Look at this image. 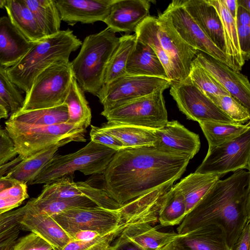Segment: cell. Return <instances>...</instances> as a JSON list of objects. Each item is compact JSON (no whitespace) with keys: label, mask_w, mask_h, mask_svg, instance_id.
<instances>
[{"label":"cell","mask_w":250,"mask_h":250,"mask_svg":"<svg viewBox=\"0 0 250 250\" xmlns=\"http://www.w3.org/2000/svg\"><path fill=\"white\" fill-rule=\"evenodd\" d=\"M163 14L187 43L229 66L225 54L207 37L184 8L181 0L172 1Z\"/></svg>","instance_id":"obj_14"},{"label":"cell","mask_w":250,"mask_h":250,"mask_svg":"<svg viewBox=\"0 0 250 250\" xmlns=\"http://www.w3.org/2000/svg\"><path fill=\"white\" fill-rule=\"evenodd\" d=\"M196 61L243 105L250 109V84L248 77L210 56L198 51Z\"/></svg>","instance_id":"obj_15"},{"label":"cell","mask_w":250,"mask_h":250,"mask_svg":"<svg viewBox=\"0 0 250 250\" xmlns=\"http://www.w3.org/2000/svg\"><path fill=\"white\" fill-rule=\"evenodd\" d=\"M89 134L91 141L116 151L125 148L122 142L117 138L102 130L100 127L91 125Z\"/></svg>","instance_id":"obj_47"},{"label":"cell","mask_w":250,"mask_h":250,"mask_svg":"<svg viewBox=\"0 0 250 250\" xmlns=\"http://www.w3.org/2000/svg\"><path fill=\"white\" fill-rule=\"evenodd\" d=\"M170 87V95L188 120L237 124L195 86L188 77L184 82L171 83Z\"/></svg>","instance_id":"obj_11"},{"label":"cell","mask_w":250,"mask_h":250,"mask_svg":"<svg viewBox=\"0 0 250 250\" xmlns=\"http://www.w3.org/2000/svg\"><path fill=\"white\" fill-rule=\"evenodd\" d=\"M100 128L117 138L125 148L153 146L156 140L155 130L149 128L108 122Z\"/></svg>","instance_id":"obj_28"},{"label":"cell","mask_w":250,"mask_h":250,"mask_svg":"<svg viewBox=\"0 0 250 250\" xmlns=\"http://www.w3.org/2000/svg\"><path fill=\"white\" fill-rule=\"evenodd\" d=\"M181 2L207 37L226 55L222 24L216 9L207 0H181Z\"/></svg>","instance_id":"obj_19"},{"label":"cell","mask_w":250,"mask_h":250,"mask_svg":"<svg viewBox=\"0 0 250 250\" xmlns=\"http://www.w3.org/2000/svg\"><path fill=\"white\" fill-rule=\"evenodd\" d=\"M116 151L90 141L78 151L56 154L29 185L48 184L79 171L85 175L103 174Z\"/></svg>","instance_id":"obj_6"},{"label":"cell","mask_w":250,"mask_h":250,"mask_svg":"<svg viewBox=\"0 0 250 250\" xmlns=\"http://www.w3.org/2000/svg\"><path fill=\"white\" fill-rule=\"evenodd\" d=\"M28 202L30 209L50 216L71 208L97 206L92 201L85 197L63 199H41L37 197L30 200Z\"/></svg>","instance_id":"obj_37"},{"label":"cell","mask_w":250,"mask_h":250,"mask_svg":"<svg viewBox=\"0 0 250 250\" xmlns=\"http://www.w3.org/2000/svg\"><path fill=\"white\" fill-rule=\"evenodd\" d=\"M9 111L4 107L0 105V118L7 119Z\"/></svg>","instance_id":"obj_57"},{"label":"cell","mask_w":250,"mask_h":250,"mask_svg":"<svg viewBox=\"0 0 250 250\" xmlns=\"http://www.w3.org/2000/svg\"><path fill=\"white\" fill-rule=\"evenodd\" d=\"M136 41L135 34H125L119 38L118 44L107 65L101 91L113 81L127 74L126 63Z\"/></svg>","instance_id":"obj_31"},{"label":"cell","mask_w":250,"mask_h":250,"mask_svg":"<svg viewBox=\"0 0 250 250\" xmlns=\"http://www.w3.org/2000/svg\"><path fill=\"white\" fill-rule=\"evenodd\" d=\"M224 4L231 17L236 19L237 4V0H223Z\"/></svg>","instance_id":"obj_53"},{"label":"cell","mask_w":250,"mask_h":250,"mask_svg":"<svg viewBox=\"0 0 250 250\" xmlns=\"http://www.w3.org/2000/svg\"><path fill=\"white\" fill-rule=\"evenodd\" d=\"M121 234L142 250H159L182 235L162 232L148 223L141 222L126 225Z\"/></svg>","instance_id":"obj_22"},{"label":"cell","mask_w":250,"mask_h":250,"mask_svg":"<svg viewBox=\"0 0 250 250\" xmlns=\"http://www.w3.org/2000/svg\"><path fill=\"white\" fill-rule=\"evenodd\" d=\"M120 209L76 207L52 216L69 236L81 230H93L104 235L125 225Z\"/></svg>","instance_id":"obj_10"},{"label":"cell","mask_w":250,"mask_h":250,"mask_svg":"<svg viewBox=\"0 0 250 250\" xmlns=\"http://www.w3.org/2000/svg\"><path fill=\"white\" fill-rule=\"evenodd\" d=\"M34 43L17 29L8 17H0V65L6 68L15 65Z\"/></svg>","instance_id":"obj_21"},{"label":"cell","mask_w":250,"mask_h":250,"mask_svg":"<svg viewBox=\"0 0 250 250\" xmlns=\"http://www.w3.org/2000/svg\"><path fill=\"white\" fill-rule=\"evenodd\" d=\"M0 98L8 105L10 115L20 111L23 107V98L19 88L11 80L7 68L0 65Z\"/></svg>","instance_id":"obj_41"},{"label":"cell","mask_w":250,"mask_h":250,"mask_svg":"<svg viewBox=\"0 0 250 250\" xmlns=\"http://www.w3.org/2000/svg\"><path fill=\"white\" fill-rule=\"evenodd\" d=\"M0 105L4 107L9 111V108L6 103L0 98Z\"/></svg>","instance_id":"obj_58"},{"label":"cell","mask_w":250,"mask_h":250,"mask_svg":"<svg viewBox=\"0 0 250 250\" xmlns=\"http://www.w3.org/2000/svg\"><path fill=\"white\" fill-rule=\"evenodd\" d=\"M69 116L66 105L29 111H19L10 115V121L33 126L67 123Z\"/></svg>","instance_id":"obj_30"},{"label":"cell","mask_w":250,"mask_h":250,"mask_svg":"<svg viewBox=\"0 0 250 250\" xmlns=\"http://www.w3.org/2000/svg\"><path fill=\"white\" fill-rule=\"evenodd\" d=\"M18 181L6 176L0 178V193L15 185Z\"/></svg>","instance_id":"obj_54"},{"label":"cell","mask_w":250,"mask_h":250,"mask_svg":"<svg viewBox=\"0 0 250 250\" xmlns=\"http://www.w3.org/2000/svg\"><path fill=\"white\" fill-rule=\"evenodd\" d=\"M250 222H248L236 242L229 250H250Z\"/></svg>","instance_id":"obj_49"},{"label":"cell","mask_w":250,"mask_h":250,"mask_svg":"<svg viewBox=\"0 0 250 250\" xmlns=\"http://www.w3.org/2000/svg\"><path fill=\"white\" fill-rule=\"evenodd\" d=\"M74 79L69 60L53 63L40 73L26 93L20 111L53 107L64 104Z\"/></svg>","instance_id":"obj_7"},{"label":"cell","mask_w":250,"mask_h":250,"mask_svg":"<svg viewBox=\"0 0 250 250\" xmlns=\"http://www.w3.org/2000/svg\"><path fill=\"white\" fill-rule=\"evenodd\" d=\"M0 119H1L0 118Z\"/></svg>","instance_id":"obj_60"},{"label":"cell","mask_w":250,"mask_h":250,"mask_svg":"<svg viewBox=\"0 0 250 250\" xmlns=\"http://www.w3.org/2000/svg\"><path fill=\"white\" fill-rule=\"evenodd\" d=\"M157 19V36L172 66L173 83L184 82L188 77L192 62L198 51L182 40L163 13Z\"/></svg>","instance_id":"obj_13"},{"label":"cell","mask_w":250,"mask_h":250,"mask_svg":"<svg viewBox=\"0 0 250 250\" xmlns=\"http://www.w3.org/2000/svg\"><path fill=\"white\" fill-rule=\"evenodd\" d=\"M59 147L53 146L22 159L5 176L29 185L55 156Z\"/></svg>","instance_id":"obj_29"},{"label":"cell","mask_w":250,"mask_h":250,"mask_svg":"<svg viewBox=\"0 0 250 250\" xmlns=\"http://www.w3.org/2000/svg\"><path fill=\"white\" fill-rule=\"evenodd\" d=\"M170 82L162 78L126 74L109 84L98 97L107 111L125 103L141 98L161 88L167 89Z\"/></svg>","instance_id":"obj_12"},{"label":"cell","mask_w":250,"mask_h":250,"mask_svg":"<svg viewBox=\"0 0 250 250\" xmlns=\"http://www.w3.org/2000/svg\"><path fill=\"white\" fill-rule=\"evenodd\" d=\"M119 41L108 27L85 38L78 55L70 62L74 78L83 92L99 97L107 65Z\"/></svg>","instance_id":"obj_4"},{"label":"cell","mask_w":250,"mask_h":250,"mask_svg":"<svg viewBox=\"0 0 250 250\" xmlns=\"http://www.w3.org/2000/svg\"><path fill=\"white\" fill-rule=\"evenodd\" d=\"M82 42L69 29L36 42L15 65L7 68L13 83L26 93L31 89L37 76L50 65L69 60L71 53Z\"/></svg>","instance_id":"obj_3"},{"label":"cell","mask_w":250,"mask_h":250,"mask_svg":"<svg viewBox=\"0 0 250 250\" xmlns=\"http://www.w3.org/2000/svg\"><path fill=\"white\" fill-rule=\"evenodd\" d=\"M159 250H185L179 243L177 238L167 244Z\"/></svg>","instance_id":"obj_55"},{"label":"cell","mask_w":250,"mask_h":250,"mask_svg":"<svg viewBox=\"0 0 250 250\" xmlns=\"http://www.w3.org/2000/svg\"><path fill=\"white\" fill-rule=\"evenodd\" d=\"M28 208L23 206L0 215V250H11L21 230V221Z\"/></svg>","instance_id":"obj_36"},{"label":"cell","mask_w":250,"mask_h":250,"mask_svg":"<svg viewBox=\"0 0 250 250\" xmlns=\"http://www.w3.org/2000/svg\"><path fill=\"white\" fill-rule=\"evenodd\" d=\"M207 96L235 123L243 124L250 122V110L231 95Z\"/></svg>","instance_id":"obj_40"},{"label":"cell","mask_w":250,"mask_h":250,"mask_svg":"<svg viewBox=\"0 0 250 250\" xmlns=\"http://www.w3.org/2000/svg\"><path fill=\"white\" fill-rule=\"evenodd\" d=\"M191 157L154 146L116 151L103 173L107 193L123 206L160 188L173 185L185 172Z\"/></svg>","instance_id":"obj_1"},{"label":"cell","mask_w":250,"mask_h":250,"mask_svg":"<svg viewBox=\"0 0 250 250\" xmlns=\"http://www.w3.org/2000/svg\"><path fill=\"white\" fill-rule=\"evenodd\" d=\"M207 0L216 9L220 18L229 66L234 70L240 72L245 61L243 59L240 48L236 20L228 11L223 0Z\"/></svg>","instance_id":"obj_25"},{"label":"cell","mask_w":250,"mask_h":250,"mask_svg":"<svg viewBox=\"0 0 250 250\" xmlns=\"http://www.w3.org/2000/svg\"><path fill=\"white\" fill-rule=\"evenodd\" d=\"M249 11L237 5L236 24L239 43L243 60L250 57V15Z\"/></svg>","instance_id":"obj_45"},{"label":"cell","mask_w":250,"mask_h":250,"mask_svg":"<svg viewBox=\"0 0 250 250\" xmlns=\"http://www.w3.org/2000/svg\"><path fill=\"white\" fill-rule=\"evenodd\" d=\"M237 5L240 6L250 12V0H237Z\"/></svg>","instance_id":"obj_56"},{"label":"cell","mask_w":250,"mask_h":250,"mask_svg":"<svg viewBox=\"0 0 250 250\" xmlns=\"http://www.w3.org/2000/svg\"><path fill=\"white\" fill-rule=\"evenodd\" d=\"M7 0H0V8L5 6Z\"/></svg>","instance_id":"obj_59"},{"label":"cell","mask_w":250,"mask_h":250,"mask_svg":"<svg viewBox=\"0 0 250 250\" xmlns=\"http://www.w3.org/2000/svg\"><path fill=\"white\" fill-rule=\"evenodd\" d=\"M22 160L19 155L8 163L0 166V178L6 175L13 167Z\"/></svg>","instance_id":"obj_52"},{"label":"cell","mask_w":250,"mask_h":250,"mask_svg":"<svg viewBox=\"0 0 250 250\" xmlns=\"http://www.w3.org/2000/svg\"><path fill=\"white\" fill-rule=\"evenodd\" d=\"M100 235L99 233L90 230H81L75 232L69 236L71 241H88Z\"/></svg>","instance_id":"obj_51"},{"label":"cell","mask_w":250,"mask_h":250,"mask_svg":"<svg viewBox=\"0 0 250 250\" xmlns=\"http://www.w3.org/2000/svg\"><path fill=\"white\" fill-rule=\"evenodd\" d=\"M18 155L12 140L5 129L0 125V166L12 161Z\"/></svg>","instance_id":"obj_48"},{"label":"cell","mask_w":250,"mask_h":250,"mask_svg":"<svg viewBox=\"0 0 250 250\" xmlns=\"http://www.w3.org/2000/svg\"><path fill=\"white\" fill-rule=\"evenodd\" d=\"M5 129L22 159L55 146L61 147L71 142H85L86 128L64 123L33 126L7 120Z\"/></svg>","instance_id":"obj_5"},{"label":"cell","mask_w":250,"mask_h":250,"mask_svg":"<svg viewBox=\"0 0 250 250\" xmlns=\"http://www.w3.org/2000/svg\"><path fill=\"white\" fill-rule=\"evenodd\" d=\"M150 1L115 0L103 21L112 32L129 35L149 16Z\"/></svg>","instance_id":"obj_17"},{"label":"cell","mask_w":250,"mask_h":250,"mask_svg":"<svg viewBox=\"0 0 250 250\" xmlns=\"http://www.w3.org/2000/svg\"><path fill=\"white\" fill-rule=\"evenodd\" d=\"M126 72L129 75L168 79L165 69L153 50L137 39L126 63Z\"/></svg>","instance_id":"obj_23"},{"label":"cell","mask_w":250,"mask_h":250,"mask_svg":"<svg viewBox=\"0 0 250 250\" xmlns=\"http://www.w3.org/2000/svg\"><path fill=\"white\" fill-rule=\"evenodd\" d=\"M67 108L69 119L67 123L82 125L86 128L91 123V109L84 92L76 80L73 79L64 102Z\"/></svg>","instance_id":"obj_34"},{"label":"cell","mask_w":250,"mask_h":250,"mask_svg":"<svg viewBox=\"0 0 250 250\" xmlns=\"http://www.w3.org/2000/svg\"><path fill=\"white\" fill-rule=\"evenodd\" d=\"M188 77L191 83L206 96L230 95L194 59L192 62Z\"/></svg>","instance_id":"obj_38"},{"label":"cell","mask_w":250,"mask_h":250,"mask_svg":"<svg viewBox=\"0 0 250 250\" xmlns=\"http://www.w3.org/2000/svg\"><path fill=\"white\" fill-rule=\"evenodd\" d=\"M186 215L184 199L172 186L167 193L159 209L158 221L163 227L177 225L182 222Z\"/></svg>","instance_id":"obj_35"},{"label":"cell","mask_w":250,"mask_h":250,"mask_svg":"<svg viewBox=\"0 0 250 250\" xmlns=\"http://www.w3.org/2000/svg\"><path fill=\"white\" fill-rule=\"evenodd\" d=\"M177 240L185 250H229L224 229L215 224L198 228Z\"/></svg>","instance_id":"obj_24"},{"label":"cell","mask_w":250,"mask_h":250,"mask_svg":"<svg viewBox=\"0 0 250 250\" xmlns=\"http://www.w3.org/2000/svg\"><path fill=\"white\" fill-rule=\"evenodd\" d=\"M4 7L13 24L30 42H36L47 38L23 0H7Z\"/></svg>","instance_id":"obj_27"},{"label":"cell","mask_w":250,"mask_h":250,"mask_svg":"<svg viewBox=\"0 0 250 250\" xmlns=\"http://www.w3.org/2000/svg\"><path fill=\"white\" fill-rule=\"evenodd\" d=\"M11 250H53L51 245L37 234L31 232L19 238Z\"/></svg>","instance_id":"obj_46"},{"label":"cell","mask_w":250,"mask_h":250,"mask_svg":"<svg viewBox=\"0 0 250 250\" xmlns=\"http://www.w3.org/2000/svg\"><path fill=\"white\" fill-rule=\"evenodd\" d=\"M220 178L218 175L194 172L173 186L184 199L187 214Z\"/></svg>","instance_id":"obj_26"},{"label":"cell","mask_w":250,"mask_h":250,"mask_svg":"<svg viewBox=\"0 0 250 250\" xmlns=\"http://www.w3.org/2000/svg\"><path fill=\"white\" fill-rule=\"evenodd\" d=\"M198 123L208 141V148L230 141L250 129V122L245 125L211 121Z\"/></svg>","instance_id":"obj_33"},{"label":"cell","mask_w":250,"mask_h":250,"mask_svg":"<svg viewBox=\"0 0 250 250\" xmlns=\"http://www.w3.org/2000/svg\"><path fill=\"white\" fill-rule=\"evenodd\" d=\"M125 226L91 240L70 241L62 250H109L113 241L119 236Z\"/></svg>","instance_id":"obj_42"},{"label":"cell","mask_w":250,"mask_h":250,"mask_svg":"<svg viewBox=\"0 0 250 250\" xmlns=\"http://www.w3.org/2000/svg\"><path fill=\"white\" fill-rule=\"evenodd\" d=\"M109 250H142L136 245L125 238L122 235H119V237L111 244Z\"/></svg>","instance_id":"obj_50"},{"label":"cell","mask_w":250,"mask_h":250,"mask_svg":"<svg viewBox=\"0 0 250 250\" xmlns=\"http://www.w3.org/2000/svg\"><path fill=\"white\" fill-rule=\"evenodd\" d=\"M84 196L76 183L69 177H67L45 184L38 198L41 199H63Z\"/></svg>","instance_id":"obj_39"},{"label":"cell","mask_w":250,"mask_h":250,"mask_svg":"<svg viewBox=\"0 0 250 250\" xmlns=\"http://www.w3.org/2000/svg\"><path fill=\"white\" fill-rule=\"evenodd\" d=\"M250 170V129L237 138L211 148L195 172L218 175Z\"/></svg>","instance_id":"obj_9"},{"label":"cell","mask_w":250,"mask_h":250,"mask_svg":"<svg viewBox=\"0 0 250 250\" xmlns=\"http://www.w3.org/2000/svg\"><path fill=\"white\" fill-rule=\"evenodd\" d=\"M156 148L171 153L189 156L192 159L199 152L201 143L197 134L189 131L177 121H168L155 130Z\"/></svg>","instance_id":"obj_16"},{"label":"cell","mask_w":250,"mask_h":250,"mask_svg":"<svg viewBox=\"0 0 250 250\" xmlns=\"http://www.w3.org/2000/svg\"><path fill=\"white\" fill-rule=\"evenodd\" d=\"M29 195L27 185L17 182L0 193V215L20 206Z\"/></svg>","instance_id":"obj_43"},{"label":"cell","mask_w":250,"mask_h":250,"mask_svg":"<svg viewBox=\"0 0 250 250\" xmlns=\"http://www.w3.org/2000/svg\"><path fill=\"white\" fill-rule=\"evenodd\" d=\"M46 37L60 31L61 20L55 0H23Z\"/></svg>","instance_id":"obj_32"},{"label":"cell","mask_w":250,"mask_h":250,"mask_svg":"<svg viewBox=\"0 0 250 250\" xmlns=\"http://www.w3.org/2000/svg\"><path fill=\"white\" fill-rule=\"evenodd\" d=\"M161 88L148 95L124 104L101 115L109 123L158 129L168 121L163 92Z\"/></svg>","instance_id":"obj_8"},{"label":"cell","mask_w":250,"mask_h":250,"mask_svg":"<svg viewBox=\"0 0 250 250\" xmlns=\"http://www.w3.org/2000/svg\"><path fill=\"white\" fill-rule=\"evenodd\" d=\"M250 222V172L240 169L219 179L177 228L183 235L215 224L224 230L229 248Z\"/></svg>","instance_id":"obj_2"},{"label":"cell","mask_w":250,"mask_h":250,"mask_svg":"<svg viewBox=\"0 0 250 250\" xmlns=\"http://www.w3.org/2000/svg\"><path fill=\"white\" fill-rule=\"evenodd\" d=\"M115 0H55L61 21L73 26L104 21Z\"/></svg>","instance_id":"obj_18"},{"label":"cell","mask_w":250,"mask_h":250,"mask_svg":"<svg viewBox=\"0 0 250 250\" xmlns=\"http://www.w3.org/2000/svg\"><path fill=\"white\" fill-rule=\"evenodd\" d=\"M28 208L21 221V230L35 233L49 243L53 250H62L71 241L69 235L52 216Z\"/></svg>","instance_id":"obj_20"},{"label":"cell","mask_w":250,"mask_h":250,"mask_svg":"<svg viewBox=\"0 0 250 250\" xmlns=\"http://www.w3.org/2000/svg\"><path fill=\"white\" fill-rule=\"evenodd\" d=\"M76 184L83 196L90 199L97 206L110 210L119 209L122 207L104 189L94 187L85 182H78Z\"/></svg>","instance_id":"obj_44"}]
</instances>
